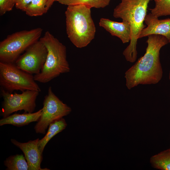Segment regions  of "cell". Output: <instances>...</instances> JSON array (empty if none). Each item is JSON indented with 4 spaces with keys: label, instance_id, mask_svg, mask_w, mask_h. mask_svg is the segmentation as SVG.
Listing matches in <instances>:
<instances>
[{
    "label": "cell",
    "instance_id": "obj_1",
    "mask_svg": "<svg viewBox=\"0 0 170 170\" xmlns=\"http://www.w3.org/2000/svg\"><path fill=\"white\" fill-rule=\"evenodd\" d=\"M146 42L147 46L144 55L125 73L126 85L129 89L139 84H156L162 77L160 51L168 41L163 36L154 34L148 36Z\"/></svg>",
    "mask_w": 170,
    "mask_h": 170
},
{
    "label": "cell",
    "instance_id": "obj_2",
    "mask_svg": "<svg viewBox=\"0 0 170 170\" xmlns=\"http://www.w3.org/2000/svg\"><path fill=\"white\" fill-rule=\"evenodd\" d=\"M152 0H122L114 9L113 16L128 22L131 28V39L129 45L123 52L126 60L131 63L135 61L137 55L138 40L142 30L147 15L148 5Z\"/></svg>",
    "mask_w": 170,
    "mask_h": 170
},
{
    "label": "cell",
    "instance_id": "obj_3",
    "mask_svg": "<svg viewBox=\"0 0 170 170\" xmlns=\"http://www.w3.org/2000/svg\"><path fill=\"white\" fill-rule=\"evenodd\" d=\"M91 8L82 4L68 6L65 12L67 34L77 48L86 46L94 38L96 27Z\"/></svg>",
    "mask_w": 170,
    "mask_h": 170
},
{
    "label": "cell",
    "instance_id": "obj_4",
    "mask_svg": "<svg viewBox=\"0 0 170 170\" xmlns=\"http://www.w3.org/2000/svg\"><path fill=\"white\" fill-rule=\"evenodd\" d=\"M39 40L46 47L48 54L41 72L34 76L35 80L47 83L61 74L69 72L65 46L48 31Z\"/></svg>",
    "mask_w": 170,
    "mask_h": 170
},
{
    "label": "cell",
    "instance_id": "obj_5",
    "mask_svg": "<svg viewBox=\"0 0 170 170\" xmlns=\"http://www.w3.org/2000/svg\"><path fill=\"white\" fill-rule=\"evenodd\" d=\"M42 29L37 28L16 32L8 35L0 42V61L14 63L21 54L39 40Z\"/></svg>",
    "mask_w": 170,
    "mask_h": 170
},
{
    "label": "cell",
    "instance_id": "obj_6",
    "mask_svg": "<svg viewBox=\"0 0 170 170\" xmlns=\"http://www.w3.org/2000/svg\"><path fill=\"white\" fill-rule=\"evenodd\" d=\"M0 86L6 91H41L32 74L18 68L14 63L0 62Z\"/></svg>",
    "mask_w": 170,
    "mask_h": 170
},
{
    "label": "cell",
    "instance_id": "obj_7",
    "mask_svg": "<svg viewBox=\"0 0 170 170\" xmlns=\"http://www.w3.org/2000/svg\"><path fill=\"white\" fill-rule=\"evenodd\" d=\"M43 105L41 115L34 129L36 133L44 134L51 123L67 115L71 109L56 96L51 87L48 88Z\"/></svg>",
    "mask_w": 170,
    "mask_h": 170
},
{
    "label": "cell",
    "instance_id": "obj_8",
    "mask_svg": "<svg viewBox=\"0 0 170 170\" xmlns=\"http://www.w3.org/2000/svg\"><path fill=\"white\" fill-rule=\"evenodd\" d=\"M0 93L3 99L0 115L5 117L19 110L32 113L36 107V101L39 92L27 90L20 94H12L1 88Z\"/></svg>",
    "mask_w": 170,
    "mask_h": 170
},
{
    "label": "cell",
    "instance_id": "obj_9",
    "mask_svg": "<svg viewBox=\"0 0 170 170\" xmlns=\"http://www.w3.org/2000/svg\"><path fill=\"white\" fill-rule=\"evenodd\" d=\"M47 49L40 40L28 47L14 63L20 69L30 74L39 73L45 62Z\"/></svg>",
    "mask_w": 170,
    "mask_h": 170
},
{
    "label": "cell",
    "instance_id": "obj_10",
    "mask_svg": "<svg viewBox=\"0 0 170 170\" xmlns=\"http://www.w3.org/2000/svg\"><path fill=\"white\" fill-rule=\"evenodd\" d=\"M39 139L38 138L26 143H21L14 139H11L12 143L23 152L28 165V170H49L47 168H42L41 167L42 156L38 147Z\"/></svg>",
    "mask_w": 170,
    "mask_h": 170
},
{
    "label": "cell",
    "instance_id": "obj_11",
    "mask_svg": "<svg viewBox=\"0 0 170 170\" xmlns=\"http://www.w3.org/2000/svg\"><path fill=\"white\" fill-rule=\"evenodd\" d=\"M147 26L142 31L139 39L151 35L163 36L170 43V18L159 20L151 13L147 14L144 20Z\"/></svg>",
    "mask_w": 170,
    "mask_h": 170
},
{
    "label": "cell",
    "instance_id": "obj_12",
    "mask_svg": "<svg viewBox=\"0 0 170 170\" xmlns=\"http://www.w3.org/2000/svg\"><path fill=\"white\" fill-rule=\"evenodd\" d=\"M99 26L103 28L112 36L118 37L123 43H127L131 39V28L127 22H118L108 19L101 18Z\"/></svg>",
    "mask_w": 170,
    "mask_h": 170
},
{
    "label": "cell",
    "instance_id": "obj_13",
    "mask_svg": "<svg viewBox=\"0 0 170 170\" xmlns=\"http://www.w3.org/2000/svg\"><path fill=\"white\" fill-rule=\"evenodd\" d=\"M41 109L34 113H25L20 114L15 113L3 117L0 120V126L11 124L17 127L27 125L31 122H38L42 113Z\"/></svg>",
    "mask_w": 170,
    "mask_h": 170
},
{
    "label": "cell",
    "instance_id": "obj_14",
    "mask_svg": "<svg viewBox=\"0 0 170 170\" xmlns=\"http://www.w3.org/2000/svg\"><path fill=\"white\" fill-rule=\"evenodd\" d=\"M67 126L65 120L63 118L56 120L49 124L45 135L38 141V147L42 154L46 145L50 139L65 129Z\"/></svg>",
    "mask_w": 170,
    "mask_h": 170
},
{
    "label": "cell",
    "instance_id": "obj_15",
    "mask_svg": "<svg viewBox=\"0 0 170 170\" xmlns=\"http://www.w3.org/2000/svg\"><path fill=\"white\" fill-rule=\"evenodd\" d=\"M150 161L154 168L170 170V148L152 156Z\"/></svg>",
    "mask_w": 170,
    "mask_h": 170
},
{
    "label": "cell",
    "instance_id": "obj_16",
    "mask_svg": "<svg viewBox=\"0 0 170 170\" xmlns=\"http://www.w3.org/2000/svg\"><path fill=\"white\" fill-rule=\"evenodd\" d=\"M7 170H28L29 167L22 154H16L7 158L4 162Z\"/></svg>",
    "mask_w": 170,
    "mask_h": 170
},
{
    "label": "cell",
    "instance_id": "obj_17",
    "mask_svg": "<svg viewBox=\"0 0 170 170\" xmlns=\"http://www.w3.org/2000/svg\"><path fill=\"white\" fill-rule=\"evenodd\" d=\"M110 0H56L59 3L68 6L84 4L91 8H104L108 6Z\"/></svg>",
    "mask_w": 170,
    "mask_h": 170
},
{
    "label": "cell",
    "instance_id": "obj_18",
    "mask_svg": "<svg viewBox=\"0 0 170 170\" xmlns=\"http://www.w3.org/2000/svg\"><path fill=\"white\" fill-rule=\"evenodd\" d=\"M47 0H32L25 12L30 16L42 15L48 11L46 9Z\"/></svg>",
    "mask_w": 170,
    "mask_h": 170
},
{
    "label": "cell",
    "instance_id": "obj_19",
    "mask_svg": "<svg viewBox=\"0 0 170 170\" xmlns=\"http://www.w3.org/2000/svg\"><path fill=\"white\" fill-rule=\"evenodd\" d=\"M155 7L150 8L151 13L159 17L170 15V0H154Z\"/></svg>",
    "mask_w": 170,
    "mask_h": 170
},
{
    "label": "cell",
    "instance_id": "obj_20",
    "mask_svg": "<svg viewBox=\"0 0 170 170\" xmlns=\"http://www.w3.org/2000/svg\"><path fill=\"white\" fill-rule=\"evenodd\" d=\"M15 4V0H0V15L12 10Z\"/></svg>",
    "mask_w": 170,
    "mask_h": 170
},
{
    "label": "cell",
    "instance_id": "obj_21",
    "mask_svg": "<svg viewBox=\"0 0 170 170\" xmlns=\"http://www.w3.org/2000/svg\"><path fill=\"white\" fill-rule=\"evenodd\" d=\"M32 0H15V6L17 9L24 11Z\"/></svg>",
    "mask_w": 170,
    "mask_h": 170
},
{
    "label": "cell",
    "instance_id": "obj_22",
    "mask_svg": "<svg viewBox=\"0 0 170 170\" xmlns=\"http://www.w3.org/2000/svg\"><path fill=\"white\" fill-rule=\"evenodd\" d=\"M56 0H47L46 4V9L48 11L51 7L54 2Z\"/></svg>",
    "mask_w": 170,
    "mask_h": 170
},
{
    "label": "cell",
    "instance_id": "obj_23",
    "mask_svg": "<svg viewBox=\"0 0 170 170\" xmlns=\"http://www.w3.org/2000/svg\"><path fill=\"white\" fill-rule=\"evenodd\" d=\"M169 79L170 81V71H169Z\"/></svg>",
    "mask_w": 170,
    "mask_h": 170
}]
</instances>
